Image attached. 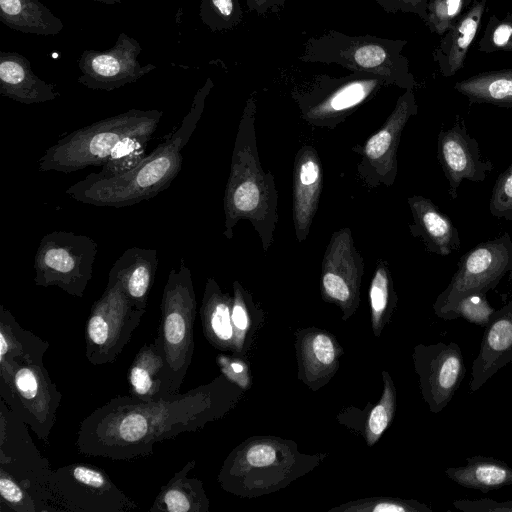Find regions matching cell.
<instances>
[{
	"label": "cell",
	"mask_w": 512,
	"mask_h": 512,
	"mask_svg": "<svg viewBox=\"0 0 512 512\" xmlns=\"http://www.w3.org/2000/svg\"><path fill=\"white\" fill-rule=\"evenodd\" d=\"M489 211L494 217L512 221V163L498 176L493 186Z\"/></svg>",
	"instance_id": "cell-44"
},
{
	"label": "cell",
	"mask_w": 512,
	"mask_h": 512,
	"mask_svg": "<svg viewBox=\"0 0 512 512\" xmlns=\"http://www.w3.org/2000/svg\"><path fill=\"white\" fill-rule=\"evenodd\" d=\"M49 343L23 328L10 310L0 305V377L17 364L43 363Z\"/></svg>",
	"instance_id": "cell-27"
},
{
	"label": "cell",
	"mask_w": 512,
	"mask_h": 512,
	"mask_svg": "<svg viewBox=\"0 0 512 512\" xmlns=\"http://www.w3.org/2000/svg\"><path fill=\"white\" fill-rule=\"evenodd\" d=\"M495 309L489 304L486 294L463 298L453 309L450 320L464 318L470 323L485 328Z\"/></svg>",
	"instance_id": "cell-43"
},
{
	"label": "cell",
	"mask_w": 512,
	"mask_h": 512,
	"mask_svg": "<svg viewBox=\"0 0 512 512\" xmlns=\"http://www.w3.org/2000/svg\"><path fill=\"white\" fill-rule=\"evenodd\" d=\"M445 474L458 485L483 493L512 485V468L490 456L468 457L465 465L447 468Z\"/></svg>",
	"instance_id": "cell-32"
},
{
	"label": "cell",
	"mask_w": 512,
	"mask_h": 512,
	"mask_svg": "<svg viewBox=\"0 0 512 512\" xmlns=\"http://www.w3.org/2000/svg\"><path fill=\"white\" fill-rule=\"evenodd\" d=\"M364 259L357 249L351 229L335 231L327 244L321 263L320 293L323 301L334 304L346 321L360 304Z\"/></svg>",
	"instance_id": "cell-15"
},
{
	"label": "cell",
	"mask_w": 512,
	"mask_h": 512,
	"mask_svg": "<svg viewBox=\"0 0 512 512\" xmlns=\"http://www.w3.org/2000/svg\"><path fill=\"white\" fill-rule=\"evenodd\" d=\"M417 112L414 91L405 90L380 129L362 146L352 148L361 156L357 173L368 188L373 189L380 185L391 187L394 184L398 172L397 151L400 138L407 122Z\"/></svg>",
	"instance_id": "cell-16"
},
{
	"label": "cell",
	"mask_w": 512,
	"mask_h": 512,
	"mask_svg": "<svg viewBox=\"0 0 512 512\" xmlns=\"http://www.w3.org/2000/svg\"><path fill=\"white\" fill-rule=\"evenodd\" d=\"M383 392L380 400L372 407L366 420L363 436L372 447L391 425L396 411V389L390 374L382 371Z\"/></svg>",
	"instance_id": "cell-37"
},
{
	"label": "cell",
	"mask_w": 512,
	"mask_h": 512,
	"mask_svg": "<svg viewBox=\"0 0 512 512\" xmlns=\"http://www.w3.org/2000/svg\"><path fill=\"white\" fill-rule=\"evenodd\" d=\"M423 400L432 413L441 412L462 383L466 367L457 343L418 344L412 354Z\"/></svg>",
	"instance_id": "cell-18"
},
{
	"label": "cell",
	"mask_w": 512,
	"mask_h": 512,
	"mask_svg": "<svg viewBox=\"0 0 512 512\" xmlns=\"http://www.w3.org/2000/svg\"><path fill=\"white\" fill-rule=\"evenodd\" d=\"M244 390L223 374L187 392L158 399L116 396L80 423L76 446L80 454L112 460L151 455L156 443L195 432L223 418Z\"/></svg>",
	"instance_id": "cell-1"
},
{
	"label": "cell",
	"mask_w": 512,
	"mask_h": 512,
	"mask_svg": "<svg viewBox=\"0 0 512 512\" xmlns=\"http://www.w3.org/2000/svg\"><path fill=\"white\" fill-rule=\"evenodd\" d=\"M376 2L389 13L416 14L424 22L427 18L428 0H376Z\"/></svg>",
	"instance_id": "cell-47"
},
{
	"label": "cell",
	"mask_w": 512,
	"mask_h": 512,
	"mask_svg": "<svg viewBox=\"0 0 512 512\" xmlns=\"http://www.w3.org/2000/svg\"><path fill=\"white\" fill-rule=\"evenodd\" d=\"M0 94L22 104L44 103L60 96L55 85L33 72L24 55L9 51H0Z\"/></svg>",
	"instance_id": "cell-23"
},
{
	"label": "cell",
	"mask_w": 512,
	"mask_h": 512,
	"mask_svg": "<svg viewBox=\"0 0 512 512\" xmlns=\"http://www.w3.org/2000/svg\"><path fill=\"white\" fill-rule=\"evenodd\" d=\"M255 118L256 102L251 96L246 101L235 137L223 201V235L232 239L237 223L247 220L258 233L263 251L268 252L279 220L278 191L273 174L261 165Z\"/></svg>",
	"instance_id": "cell-3"
},
{
	"label": "cell",
	"mask_w": 512,
	"mask_h": 512,
	"mask_svg": "<svg viewBox=\"0 0 512 512\" xmlns=\"http://www.w3.org/2000/svg\"><path fill=\"white\" fill-rule=\"evenodd\" d=\"M90 1H95V2H100V3H103V4H108V5H111V4H115V3H120L124 0H90Z\"/></svg>",
	"instance_id": "cell-49"
},
{
	"label": "cell",
	"mask_w": 512,
	"mask_h": 512,
	"mask_svg": "<svg viewBox=\"0 0 512 512\" xmlns=\"http://www.w3.org/2000/svg\"><path fill=\"white\" fill-rule=\"evenodd\" d=\"M50 489L57 511L128 512L138 508L99 467L72 463L53 470Z\"/></svg>",
	"instance_id": "cell-12"
},
{
	"label": "cell",
	"mask_w": 512,
	"mask_h": 512,
	"mask_svg": "<svg viewBox=\"0 0 512 512\" xmlns=\"http://www.w3.org/2000/svg\"><path fill=\"white\" fill-rule=\"evenodd\" d=\"M146 310L133 305L120 281L108 275L106 288L85 325V355L95 366L113 363L129 343Z\"/></svg>",
	"instance_id": "cell-8"
},
{
	"label": "cell",
	"mask_w": 512,
	"mask_h": 512,
	"mask_svg": "<svg viewBox=\"0 0 512 512\" xmlns=\"http://www.w3.org/2000/svg\"><path fill=\"white\" fill-rule=\"evenodd\" d=\"M285 0H247L248 10L264 16L270 12H278L283 9Z\"/></svg>",
	"instance_id": "cell-48"
},
{
	"label": "cell",
	"mask_w": 512,
	"mask_h": 512,
	"mask_svg": "<svg viewBox=\"0 0 512 512\" xmlns=\"http://www.w3.org/2000/svg\"><path fill=\"white\" fill-rule=\"evenodd\" d=\"M486 0H476L442 35L433 52L441 75L451 77L464 66L467 52L481 26Z\"/></svg>",
	"instance_id": "cell-25"
},
{
	"label": "cell",
	"mask_w": 512,
	"mask_h": 512,
	"mask_svg": "<svg viewBox=\"0 0 512 512\" xmlns=\"http://www.w3.org/2000/svg\"><path fill=\"white\" fill-rule=\"evenodd\" d=\"M407 202L413 217V223L409 225L410 233L420 238L429 252L447 256L460 249L456 226L430 199L413 195Z\"/></svg>",
	"instance_id": "cell-24"
},
{
	"label": "cell",
	"mask_w": 512,
	"mask_h": 512,
	"mask_svg": "<svg viewBox=\"0 0 512 512\" xmlns=\"http://www.w3.org/2000/svg\"><path fill=\"white\" fill-rule=\"evenodd\" d=\"M216 362L221 374L229 381L247 391L252 385V377L247 362L243 357L236 355L218 354Z\"/></svg>",
	"instance_id": "cell-45"
},
{
	"label": "cell",
	"mask_w": 512,
	"mask_h": 512,
	"mask_svg": "<svg viewBox=\"0 0 512 512\" xmlns=\"http://www.w3.org/2000/svg\"><path fill=\"white\" fill-rule=\"evenodd\" d=\"M512 362V298L495 310L485 327L478 355L472 363L470 393L480 389L501 368Z\"/></svg>",
	"instance_id": "cell-22"
},
{
	"label": "cell",
	"mask_w": 512,
	"mask_h": 512,
	"mask_svg": "<svg viewBox=\"0 0 512 512\" xmlns=\"http://www.w3.org/2000/svg\"><path fill=\"white\" fill-rule=\"evenodd\" d=\"M453 506L463 512H512V500L499 502L490 498L456 500Z\"/></svg>",
	"instance_id": "cell-46"
},
{
	"label": "cell",
	"mask_w": 512,
	"mask_h": 512,
	"mask_svg": "<svg viewBox=\"0 0 512 512\" xmlns=\"http://www.w3.org/2000/svg\"><path fill=\"white\" fill-rule=\"evenodd\" d=\"M197 301L190 269L182 258L168 274L160 303L162 337L170 394L180 392L194 353Z\"/></svg>",
	"instance_id": "cell-7"
},
{
	"label": "cell",
	"mask_w": 512,
	"mask_h": 512,
	"mask_svg": "<svg viewBox=\"0 0 512 512\" xmlns=\"http://www.w3.org/2000/svg\"><path fill=\"white\" fill-rule=\"evenodd\" d=\"M389 85L370 73H352L340 79H321L309 91L294 92L300 117L314 127L334 129L360 105Z\"/></svg>",
	"instance_id": "cell-14"
},
{
	"label": "cell",
	"mask_w": 512,
	"mask_h": 512,
	"mask_svg": "<svg viewBox=\"0 0 512 512\" xmlns=\"http://www.w3.org/2000/svg\"><path fill=\"white\" fill-rule=\"evenodd\" d=\"M157 266L155 249L131 247L114 262L108 275L120 281L135 307L146 310Z\"/></svg>",
	"instance_id": "cell-28"
},
{
	"label": "cell",
	"mask_w": 512,
	"mask_h": 512,
	"mask_svg": "<svg viewBox=\"0 0 512 512\" xmlns=\"http://www.w3.org/2000/svg\"><path fill=\"white\" fill-rule=\"evenodd\" d=\"M437 159L448 182V194L458 196V188L464 180L482 182L494 166L482 159L480 146L472 138L461 118L448 130H441L437 138Z\"/></svg>",
	"instance_id": "cell-19"
},
{
	"label": "cell",
	"mask_w": 512,
	"mask_h": 512,
	"mask_svg": "<svg viewBox=\"0 0 512 512\" xmlns=\"http://www.w3.org/2000/svg\"><path fill=\"white\" fill-rule=\"evenodd\" d=\"M154 132L145 131L124 137L115 144L101 171L87 176L107 179L131 170L146 156L147 145Z\"/></svg>",
	"instance_id": "cell-36"
},
{
	"label": "cell",
	"mask_w": 512,
	"mask_h": 512,
	"mask_svg": "<svg viewBox=\"0 0 512 512\" xmlns=\"http://www.w3.org/2000/svg\"><path fill=\"white\" fill-rule=\"evenodd\" d=\"M328 512H432V509L413 499L377 496L350 501Z\"/></svg>",
	"instance_id": "cell-39"
},
{
	"label": "cell",
	"mask_w": 512,
	"mask_h": 512,
	"mask_svg": "<svg viewBox=\"0 0 512 512\" xmlns=\"http://www.w3.org/2000/svg\"><path fill=\"white\" fill-rule=\"evenodd\" d=\"M429 1V0H428Z\"/></svg>",
	"instance_id": "cell-50"
},
{
	"label": "cell",
	"mask_w": 512,
	"mask_h": 512,
	"mask_svg": "<svg viewBox=\"0 0 512 512\" xmlns=\"http://www.w3.org/2000/svg\"><path fill=\"white\" fill-rule=\"evenodd\" d=\"M472 0H429L425 24L442 36L466 11Z\"/></svg>",
	"instance_id": "cell-41"
},
{
	"label": "cell",
	"mask_w": 512,
	"mask_h": 512,
	"mask_svg": "<svg viewBox=\"0 0 512 512\" xmlns=\"http://www.w3.org/2000/svg\"><path fill=\"white\" fill-rule=\"evenodd\" d=\"M0 510L14 512H41L34 497L4 468L0 467Z\"/></svg>",
	"instance_id": "cell-40"
},
{
	"label": "cell",
	"mask_w": 512,
	"mask_h": 512,
	"mask_svg": "<svg viewBox=\"0 0 512 512\" xmlns=\"http://www.w3.org/2000/svg\"><path fill=\"white\" fill-rule=\"evenodd\" d=\"M140 43L121 32L115 44L107 50H84L78 59L81 75L78 82L92 90L112 91L138 81L157 67L138 61Z\"/></svg>",
	"instance_id": "cell-17"
},
{
	"label": "cell",
	"mask_w": 512,
	"mask_h": 512,
	"mask_svg": "<svg viewBox=\"0 0 512 512\" xmlns=\"http://www.w3.org/2000/svg\"><path fill=\"white\" fill-rule=\"evenodd\" d=\"M454 89L471 103L512 108V69L478 73L457 82Z\"/></svg>",
	"instance_id": "cell-33"
},
{
	"label": "cell",
	"mask_w": 512,
	"mask_h": 512,
	"mask_svg": "<svg viewBox=\"0 0 512 512\" xmlns=\"http://www.w3.org/2000/svg\"><path fill=\"white\" fill-rule=\"evenodd\" d=\"M195 465L194 459L189 460L175 472L169 481L161 487L149 511L208 512L210 502L203 482L200 479L188 477Z\"/></svg>",
	"instance_id": "cell-30"
},
{
	"label": "cell",
	"mask_w": 512,
	"mask_h": 512,
	"mask_svg": "<svg viewBox=\"0 0 512 512\" xmlns=\"http://www.w3.org/2000/svg\"><path fill=\"white\" fill-rule=\"evenodd\" d=\"M478 50L484 53L512 52V14L503 18L490 16L478 43Z\"/></svg>",
	"instance_id": "cell-42"
},
{
	"label": "cell",
	"mask_w": 512,
	"mask_h": 512,
	"mask_svg": "<svg viewBox=\"0 0 512 512\" xmlns=\"http://www.w3.org/2000/svg\"><path fill=\"white\" fill-rule=\"evenodd\" d=\"M397 302L398 297L388 263L378 259L369 286L371 325L375 337H380L383 329L390 322Z\"/></svg>",
	"instance_id": "cell-35"
},
{
	"label": "cell",
	"mask_w": 512,
	"mask_h": 512,
	"mask_svg": "<svg viewBox=\"0 0 512 512\" xmlns=\"http://www.w3.org/2000/svg\"><path fill=\"white\" fill-rule=\"evenodd\" d=\"M233 296L223 292L217 281L206 280L200 317L206 340L221 352L235 351L234 328L232 324Z\"/></svg>",
	"instance_id": "cell-29"
},
{
	"label": "cell",
	"mask_w": 512,
	"mask_h": 512,
	"mask_svg": "<svg viewBox=\"0 0 512 512\" xmlns=\"http://www.w3.org/2000/svg\"><path fill=\"white\" fill-rule=\"evenodd\" d=\"M323 166L317 149L300 147L295 155L292 176V218L296 239L303 243L318 211L323 189Z\"/></svg>",
	"instance_id": "cell-21"
},
{
	"label": "cell",
	"mask_w": 512,
	"mask_h": 512,
	"mask_svg": "<svg viewBox=\"0 0 512 512\" xmlns=\"http://www.w3.org/2000/svg\"><path fill=\"white\" fill-rule=\"evenodd\" d=\"M406 44V40L369 35L349 36L332 30L309 38L299 59L303 62L338 64L352 73L378 75L389 85L413 90L416 82L409 61L402 54Z\"/></svg>",
	"instance_id": "cell-5"
},
{
	"label": "cell",
	"mask_w": 512,
	"mask_h": 512,
	"mask_svg": "<svg viewBox=\"0 0 512 512\" xmlns=\"http://www.w3.org/2000/svg\"><path fill=\"white\" fill-rule=\"evenodd\" d=\"M212 88L213 82L209 78L197 91L180 126L134 168L107 179L86 176L67 188L65 193L84 204L121 208L151 199L166 190L181 170L182 150L197 127Z\"/></svg>",
	"instance_id": "cell-2"
},
{
	"label": "cell",
	"mask_w": 512,
	"mask_h": 512,
	"mask_svg": "<svg viewBox=\"0 0 512 512\" xmlns=\"http://www.w3.org/2000/svg\"><path fill=\"white\" fill-rule=\"evenodd\" d=\"M163 112L130 109L72 131L46 149L38 160L40 172L71 173L103 166L115 144L126 136L156 131Z\"/></svg>",
	"instance_id": "cell-6"
},
{
	"label": "cell",
	"mask_w": 512,
	"mask_h": 512,
	"mask_svg": "<svg viewBox=\"0 0 512 512\" xmlns=\"http://www.w3.org/2000/svg\"><path fill=\"white\" fill-rule=\"evenodd\" d=\"M325 457L301 453L293 440L253 436L228 454L217 481L224 491L235 496L260 497L286 488L313 471Z\"/></svg>",
	"instance_id": "cell-4"
},
{
	"label": "cell",
	"mask_w": 512,
	"mask_h": 512,
	"mask_svg": "<svg viewBox=\"0 0 512 512\" xmlns=\"http://www.w3.org/2000/svg\"><path fill=\"white\" fill-rule=\"evenodd\" d=\"M510 271L512 239L507 232L477 244L460 258L456 272L432 306L434 313L450 320L453 309L463 298L486 294Z\"/></svg>",
	"instance_id": "cell-10"
},
{
	"label": "cell",
	"mask_w": 512,
	"mask_h": 512,
	"mask_svg": "<svg viewBox=\"0 0 512 512\" xmlns=\"http://www.w3.org/2000/svg\"><path fill=\"white\" fill-rule=\"evenodd\" d=\"M129 394L142 399L170 395L162 337L157 335L137 352L127 373Z\"/></svg>",
	"instance_id": "cell-26"
},
{
	"label": "cell",
	"mask_w": 512,
	"mask_h": 512,
	"mask_svg": "<svg viewBox=\"0 0 512 512\" xmlns=\"http://www.w3.org/2000/svg\"><path fill=\"white\" fill-rule=\"evenodd\" d=\"M294 336L298 379L316 392L338 371L343 348L334 335L317 327L298 329Z\"/></svg>",
	"instance_id": "cell-20"
},
{
	"label": "cell",
	"mask_w": 512,
	"mask_h": 512,
	"mask_svg": "<svg viewBox=\"0 0 512 512\" xmlns=\"http://www.w3.org/2000/svg\"><path fill=\"white\" fill-rule=\"evenodd\" d=\"M231 318L234 328L235 351L233 355L245 357L253 338L264 321V312L255 303L252 294L239 281L233 282Z\"/></svg>",
	"instance_id": "cell-34"
},
{
	"label": "cell",
	"mask_w": 512,
	"mask_h": 512,
	"mask_svg": "<svg viewBox=\"0 0 512 512\" xmlns=\"http://www.w3.org/2000/svg\"><path fill=\"white\" fill-rule=\"evenodd\" d=\"M97 251V243L87 235L67 231L46 234L34 258L35 284L56 286L82 297L92 278Z\"/></svg>",
	"instance_id": "cell-9"
},
{
	"label": "cell",
	"mask_w": 512,
	"mask_h": 512,
	"mask_svg": "<svg viewBox=\"0 0 512 512\" xmlns=\"http://www.w3.org/2000/svg\"><path fill=\"white\" fill-rule=\"evenodd\" d=\"M0 21L12 30L42 36L64 29L62 20L40 0H0Z\"/></svg>",
	"instance_id": "cell-31"
},
{
	"label": "cell",
	"mask_w": 512,
	"mask_h": 512,
	"mask_svg": "<svg viewBox=\"0 0 512 512\" xmlns=\"http://www.w3.org/2000/svg\"><path fill=\"white\" fill-rule=\"evenodd\" d=\"M199 16L212 32L229 31L243 20L239 0H201Z\"/></svg>",
	"instance_id": "cell-38"
},
{
	"label": "cell",
	"mask_w": 512,
	"mask_h": 512,
	"mask_svg": "<svg viewBox=\"0 0 512 512\" xmlns=\"http://www.w3.org/2000/svg\"><path fill=\"white\" fill-rule=\"evenodd\" d=\"M0 399L48 443L62 394L43 363L17 364L10 375L0 377Z\"/></svg>",
	"instance_id": "cell-13"
},
{
	"label": "cell",
	"mask_w": 512,
	"mask_h": 512,
	"mask_svg": "<svg viewBox=\"0 0 512 512\" xmlns=\"http://www.w3.org/2000/svg\"><path fill=\"white\" fill-rule=\"evenodd\" d=\"M28 427L0 399V467L30 492L41 512H58L50 489L53 470L32 440Z\"/></svg>",
	"instance_id": "cell-11"
}]
</instances>
